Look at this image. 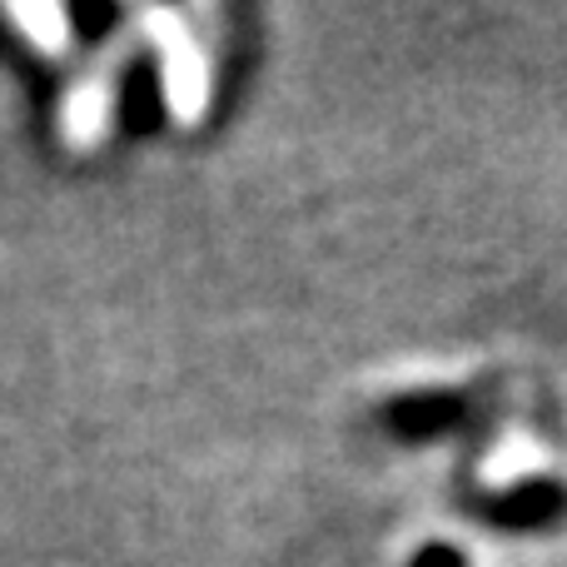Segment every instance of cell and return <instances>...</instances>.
Returning <instances> with one entry per match:
<instances>
[{"mask_svg": "<svg viewBox=\"0 0 567 567\" xmlns=\"http://www.w3.org/2000/svg\"><path fill=\"white\" fill-rule=\"evenodd\" d=\"M10 16H16L45 50H60V30H65V16H60V10L40 6V10H10Z\"/></svg>", "mask_w": 567, "mask_h": 567, "instance_id": "cell-3", "label": "cell"}, {"mask_svg": "<svg viewBox=\"0 0 567 567\" xmlns=\"http://www.w3.org/2000/svg\"><path fill=\"white\" fill-rule=\"evenodd\" d=\"M563 508H567V488H558V483H523L498 503V518L508 528H538V523L558 518Z\"/></svg>", "mask_w": 567, "mask_h": 567, "instance_id": "cell-1", "label": "cell"}, {"mask_svg": "<svg viewBox=\"0 0 567 567\" xmlns=\"http://www.w3.org/2000/svg\"><path fill=\"white\" fill-rule=\"evenodd\" d=\"M413 567H463V563H458V553L453 548H429V553H419V563Z\"/></svg>", "mask_w": 567, "mask_h": 567, "instance_id": "cell-4", "label": "cell"}, {"mask_svg": "<svg viewBox=\"0 0 567 567\" xmlns=\"http://www.w3.org/2000/svg\"><path fill=\"white\" fill-rule=\"evenodd\" d=\"M458 413H463V403L453 399V393H433V399H409V403H399V409L389 413V423H393L399 433H409V439H429V433L449 429Z\"/></svg>", "mask_w": 567, "mask_h": 567, "instance_id": "cell-2", "label": "cell"}]
</instances>
